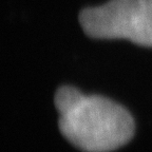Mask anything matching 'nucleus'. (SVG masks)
<instances>
[{
    "label": "nucleus",
    "instance_id": "nucleus-1",
    "mask_svg": "<svg viewBox=\"0 0 152 152\" xmlns=\"http://www.w3.org/2000/svg\"><path fill=\"white\" fill-rule=\"evenodd\" d=\"M54 102L61 134L85 152L112 151L134 134L132 115L107 97L85 95L74 87L64 86L56 91Z\"/></svg>",
    "mask_w": 152,
    "mask_h": 152
},
{
    "label": "nucleus",
    "instance_id": "nucleus-2",
    "mask_svg": "<svg viewBox=\"0 0 152 152\" xmlns=\"http://www.w3.org/2000/svg\"><path fill=\"white\" fill-rule=\"evenodd\" d=\"M79 23L94 39H128L152 48V0H110L83 10Z\"/></svg>",
    "mask_w": 152,
    "mask_h": 152
}]
</instances>
